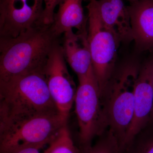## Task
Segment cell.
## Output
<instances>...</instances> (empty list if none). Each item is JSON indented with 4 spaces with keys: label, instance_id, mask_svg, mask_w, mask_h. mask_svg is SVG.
<instances>
[{
    "label": "cell",
    "instance_id": "obj_1",
    "mask_svg": "<svg viewBox=\"0 0 153 153\" xmlns=\"http://www.w3.org/2000/svg\"><path fill=\"white\" fill-rule=\"evenodd\" d=\"M43 70L0 82V125L58 112Z\"/></svg>",
    "mask_w": 153,
    "mask_h": 153
},
{
    "label": "cell",
    "instance_id": "obj_2",
    "mask_svg": "<svg viewBox=\"0 0 153 153\" xmlns=\"http://www.w3.org/2000/svg\"><path fill=\"white\" fill-rule=\"evenodd\" d=\"M59 38L44 24L16 38H0V82L43 70Z\"/></svg>",
    "mask_w": 153,
    "mask_h": 153
},
{
    "label": "cell",
    "instance_id": "obj_3",
    "mask_svg": "<svg viewBox=\"0 0 153 153\" xmlns=\"http://www.w3.org/2000/svg\"><path fill=\"white\" fill-rule=\"evenodd\" d=\"M140 68L135 63H128L114 72L102 95L108 128L123 149L133 117L135 91Z\"/></svg>",
    "mask_w": 153,
    "mask_h": 153
},
{
    "label": "cell",
    "instance_id": "obj_4",
    "mask_svg": "<svg viewBox=\"0 0 153 153\" xmlns=\"http://www.w3.org/2000/svg\"><path fill=\"white\" fill-rule=\"evenodd\" d=\"M79 85L74 98L81 150L89 148L94 138L108 128L98 81L92 66L86 74L77 76Z\"/></svg>",
    "mask_w": 153,
    "mask_h": 153
},
{
    "label": "cell",
    "instance_id": "obj_5",
    "mask_svg": "<svg viewBox=\"0 0 153 153\" xmlns=\"http://www.w3.org/2000/svg\"><path fill=\"white\" fill-rule=\"evenodd\" d=\"M67 125L58 112L41 114L0 125V153L33 146H45Z\"/></svg>",
    "mask_w": 153,
    "mask_h": 153
},
{
    "label": "cell",
    "instance_id": "obj_6",
    "mask_svg": "<svg viewBox=\"0 0 153 153\" xmlns=\"http://www.w3.org/2000/svg\"><path fill=\"white\" fill-rule=\"evenodd\" d=\"M88 14V40L92 66L101 95L114 72L120 40L102 21L97 0H89Z\"/></svg>",
    "mask_w": 153,
    "mask_h": 153
},
{
    "label": "cell",
    "instance_id": "obj_7",
    "mask_svg": "<svg viewBox=\"0 0 153 153\" xmlns=\"http://www.w3.org/2000/svg\"><path fill=\"white\" fill-rule=\"evenodd\" d=\"M43 71L58 112L64 120L67 121L76 89L66 66L60 40L51 50Z\"/></svg>",
    "mask_w": 153,
    "mask_h": 153
},
{
    "label": "cell",
    "instance_id": "obj_8",
    "mask_svg": "<svg viewBox=\"0 0 153 153\" xmlns=\"http://www.w3.org/2000/svg\"><path fill=\"white\" fill-rule=\"evenodd\" d=\"M44 0H0V38H16L43 22Z\"/></svg>",
    "mask_w": 153,
    "mask_h": 153
},
{
    "label": "cell",
    "instance_id": "obj_9",
    "mask_svg": "<svg viewBox=\"0 0 153 153\" xmlns=\"http://www.w3.org/2000/svg\"><path fill=\"white\" fill-rule=\"evenodd\" d=\"M153 106V58L140 68L135 91L133 117L126 134L123 149L150 120Z\"/></svg>",
    "mask_w": 153,
    "mask_h": 153
},
{
    "label": "cell",
    "instance_id": "obj_10",
    "mask_svg": "<svg viewBox=\"0 0 153 153\" xmlns=\"http://www.w3.org/2000/svg\"><path fill=\"white\" fill-rule=\"evenodd\" d=\"M132 41L139 51L153 50V0H138L128 6Z\"/></svg>",
    "mask_w": 153,
    "mask_h": 153
},
{
    "label": "cell",
    "instance_id": "obj_11",
    "mask_svg": "<svg viewBox=\"0 0 153 153\" xmlns=\"http://www.w3.org/2000/svg\"><path fill=\"white\" fill-rule=\"evenodd\" d=\"M124 0H97L103 25L120 41H132L130 17Z\"/></svg>",
    "mask_w": 153,
    "mask_h": 153
},
{
    "label": "cell",
    "instance_id": "obj_12",
    "mask_svg": "<svg viewBox=\"0 0 153 153\" xmlns=\"http://www.w3.org/2000/svg\"><path fill=\"white\" fill-rule=\"evenodd\" d=\"M61 47L66 61L77 76L86 74L92 66L88 33L67 31L63 34Z\"/></svg>",
    "mask_w": 153,
    "mask_h": 153
},
{
    "label": "cell",
    "instance_id": "obj_13",
    "mask_svg": "<svg viewBox=\"0 0 153 153\" xmlns=\"http://www.w3.org/2000/svg\"><path fill=\"white\" fill-rule=\"evenodd\" d=\"M83 0H60L57 13L51 25L55 35L60 37L69 31L76 29V33H88V17L82 7Z\"/></svg>",
    "mask_w": 153,
    "mask_h": 153
},
{
    "label": "cell",
    "instance_id": "obj_14",
    "mask_svg": "<svg viewBox=\"0 0 153 153\" xmlns=\"http://www.w3.org/2000/svg\"><path fill=\"white\" fill-rule=\"evenodd\" d=\"M43 153H80V150L74 145L66 125Z\"/></svg>",
    "mask_w": 153,
    "mask_h": 153
},
{
    "label": "cell",
    "instance_id": "obj_15",
    "mask_svg": "<svg viewBox=\"0 0 153 153\" xmlns=\"http://www.w3.org/2000/svg\"><path fill=\"white\" fill-rule=\"evenodd\" d=\"M94 146L80 150V153H122L123 148L117 137L108 129Z\"/></svg>",
    "mask_w": 153,
    "mask_h": 153
},
{
    "label": "cell",
    "instance_id": "obj_16",
    "mask_svg": "<svg viewBox=\"0 0 153 153\" xmlns=\"http://www.w3.org/2000/svg\"><path fill=\"white\" fill-rule=\"evenodd\" d=\"M60 0H44V9L43 15V23L46 25H52L54 20L55 10Z\"/></svg>",
    "mask_w": 153,
    "mask_h": 153
},
{
    "label": "cell",
    "instance_id": "obj_17",
    "mask_svg": "<svg viewBox=\"0 0 153 153\" xmlns=\"http://www.w3.org/2000/svg\"><path fill=\"white\" fill-rule=\"evenodd\" d=\"M134 153H153V137L140 145Z\"/></svg>",
    "mask_w": 153,
    "mask_h": 153
},
{
    "label": "cell",
    "instance_id": "obj_18",
    "mask_svg": "<svg viewBox=\"0 0 153 153\" xmlns=\"http://www.w3.org/2000/svg\"><path fill=\"white\" fill-rule=\"evenodd\" d=\"M44 147L41 146H30L22 148L10 153H41L40 150Z\"/></svg>",
    "mask_w": 153,
    "mask_h": 153
},
{
    "label": "cell",
    "instance_id": "obj_19",
    "mask_svg": "<svg viewBox=\"0 0 153 153\" xmlns=\"http://www.w3.org/2000/svg\"><path fill=\"white\" fill-rule=\"evenodd\" d=\"M124 1H128L130 3V4H131V3L137 1L138 0H124Z\"/></svg>",
    "mask_w": 153,
    "mask_h": 153
},
{
    "label": "cell",
    "instance_id": "obj_20",
    "mask_svg": "<svg viewBox=\"0 0 153 153\" xmlns=\"http://www.w3.org/2000/svg\"><path fill=\"white\" fill-rule=\"evenodd\" d=\"M150 120L153 121V106L152 110V113H151V115Z\"/></svg>",
    "mask_w": 153,
    "mask_h": 153
}]
</instances>
